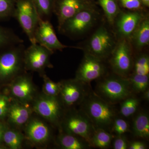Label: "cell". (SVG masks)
Listing matches in <instances>:
<instances>
[{
	"label": "cell",
	"mask_w": 149,
	"mask_h": 149,
	"mask_svg": "<svg viewBox=\"0 0 149 149\" xmlns=\"http://www.w3.org/2000/svg\"><path fill=\"white\" fill-rule=\"evenodd\" d=\"M57 96L44 95L38 98L34 104L35 111L46 120L58 124L62 116L63 109L61 102Z\"/></svg>",
	"instance_id": "obj_13"
},
{
	"label": "cell",
	"mask_w": 149,
	"mask_h": 149,
	"mask_svg": "<svg viewBox=\"0 0 149 149\" xmlns=\"http://www.w3.org/2000/svg\"><path fill=\"white\" fill-rule=\"evenodd\" d=\"M35 43L53 52L62 51L65 48L73 47L81 49L79 47H69L62 44L58 39L52 25L49 20L40 19L35 33Z\"/></svg>",
	"instance_id": "obj_14"
},
{
	"label": "cell",
	"mask_w": 149,
	"mask_h": 149,
	"mask_svg": "<svg viewBox=\"0 0 149 149\" xmlns=\"http://www.w3.org/2000/svg\"><path fill=\"white\" fill-rule=\"evenodd\" d=\"M147 146L143 142L141 141H134L128 145V149H146Z\"/></svg>",
	"instance_id": "obj_36"
},
{
	"label": "cell",
	"mask_w": 149,
	"mask_h": 149,
	"mask_svg": "<svg viewBox=\"0 0 149 149\" xmlns=\"http://www.w3.org/2000/svg\"><path fill=\"white\" fill-rule=\"evenodd\" d=\"M40 19L49 20L53 13L54 0H32Z\"/></svg>",
	"instance_id": "obj_25"
},
{
	"label": "cell",
	"mask_w": 149,
	"mask_h": 149,
	"mask_svg": "<svg viewBox=\"0 0 149 149\" xmlns=\"http://www.w3.org/2000/svg\"><path fill=\"white\" fill-rule=\"evenodd\" d=\"M23 137L21 133L14 130L4 131L3 140L10 149L20 148Z\"/></svg>",
	"instance_id": "obj_29"
},
{
	"label": "cell",
	"mask_w": 149,
	"mask_h": 149,
	"mask_svg": "<svg viewBox=\"0 0 149 149\" xmlns=\"http://www.w3.org/2000/svg\"><path fill=\"white\" fill-rule=\"evenodd\" d=\"M81 110L90 118L96 128L111 131L116 118V113L111 104L90 91L82 102Z\"/></svg>",
	"instance_id": "obj_1"
},
{
	"label": "cell",
	"mask_w": 149,
	"mask_h": 149,
	"mask_svg": "<svg viewBox=\"0 0 149 149\" xmlns=\"http://www.w3.org/2000/svg\"><path fill=\"white\" fill-rule=\"evenodd\" d=\"M103 10L108 23L113 26L115 20L121 11L118 0H98Z\"/></svg>",
	"instance_id": "obj_23"
},
{
	"label": "cell",
	"mask_w": 149,
	"mask_h": 149,
	"mask_svg": "<svg viewBox=\"0 0 149 149\" xmlns=\"http://www.w3.org/2000/svg\"><path fill=\"white\" fill-rule=\"evenodd\" d=\"M114 31L105 24L100 25L81 47L85 53L104 61L109 58L118 42Z\"/></svg>",
	"instance_id": "obj_2"
},
{
	"label": "cell",
	"mask_w": 149,
	"mask_h": 149,
	"mask_svg": "<svg viewBox=\"0 0 149 149\" xmlns=\"http://www.w3.org/2000/svg\"><path fill=\"white\" fill-rule=\"evenodd\" d=\"M114 136L109 131L96 128L91 138V146L100 149H107L110 146Z\"/></svg>",
	"instance_id": "obj_22"
},
{
	"label": "cell",
	"mask_w": 149,
	"mask_h": 149,
	"mask_svg": "<svg viewBox=\"0 0 149 149\" xmlns=\"http://www.w3.org/2000/svg\"><path fill=\"white\" fill-rule=\"evenodd\" d=\"M95 5L86 0H54L53 13L57 17L58 29L65 22L80 11Z\"/></svg>",
	"instance_id": "obj_15"
},
{
	"label": "cell",
	"mask_w": 149,
	"mask_h": 149,
	"mask_svg": "<svg viewBox=\"0 0 149 149\" xmlns=\"http://www.w3.org/2000/svg\"><path fill=\"white\" fill-rule=\"evenodd\" d=\"M58 144L64 149H86L91 146L85 139L70 133H61L58 138Z\"/></svg>",
	"instance_id": "obj_20"
},
{
	"label": "cell",
	"mask_w": 149,
	"mask_h": 149,
	"mask_svg": "<svg viewBox=\"0 0 149 149\" xmlns=\"http://www.w3.org/2000/svg\"><path fill=\"white\" fill-rule=\"evenodd\" d=\"M11 91L14 97L24 103L33 98L35 88L30 77L21 74L13 79Z\"/></svg>",
	"instance_id": "obj_16"
},
{
	"label": "cell",
	"mask_w": 149,
	"mask_h": 149,
	"mask_svg": "<svg viewBox=\"0 0 149 149\" xmlns=\"http://www.w3.org/2000/svg\"><path fill=\"white\" fill-rule=\"evenodd\" d=\"M133 50L140 52L149 44V18L146 15L141 21L129 40Z\"/></svg>",
	"instance_id": "obj_17"
},
{
	"label": "cell",
	"mask_w": 149,
	"mask_h": 149,
	"mask_svg": "<svg viewBox=\"0 0 149 149\" xmlns=\"http://www.w3.org/2000/svg\"><path fill=\"white\" fill-rule=\"evenodd\" d=\"M9 106L8 97L5 96H0V118L4 117L8 113Z\"/></svg>",
	"instance_id": "obj_35"
},
{
	"label": "cell",
	"mask_w": 149,
	"mask_h": 149,
	"mask_svg": "<svg viewBox=\"0 0 149 149\" xmlns=\"http://www.w3.org/2000/svg\"><path fill=\"white\" fill-rule=\"evenodd\" d=\"M4 132V129L3 126L0 123V143L2 141Z\"/></svg>",
	"instance_id": "obj_38"
},
{
	"label": "cell",
	"mask_w": 149,
	"mask_h": 149,
	"mask_svg": "<svg viewBox=\"0 0 149 149\" xmlns=\"http://www.w3.org/2000/svg\"><path fill=\"white\" fill-rule=\"evenodd\" d=\"M104 61L92 55L85 53L76 73L75 78L89 84L94 80L104 77L107 68Z\"/></svg>",
	"instance_id": "obj_12"
},
{
	"label": "cell",
	"mask_w": 149,
	"mask_h": 149,
	"mask_svg": "<svg viewBox=\"0 0 149 149\" xmlns=\"http://www.w3.org/2000/svg\"><path fill=\"white\" fill-rule=\"evenodd\" d=\"M128 145L126 138L123 135H121L116 136L113 146L114 149H126L128 148Z\"/></svg>",
	"instance_id": "obj_34"
},
{
	"label": "cell",
	"mask_w": 149,
	"mask_h": 149,
	"mask_svg": "<svg viewBox=\"0 0 149 149\" xmlns=\"http://www.w3.org/2000/svg\"><path fill=\"white\" fill-rule=\"evenodd\" d=\"M89 2L95 4V0H86Z\"/></svg>",
	"instance_id": "obj_40"
},
{
	"label": "cell",
	"mask_w": 149,
	"mask_h": 149,
	"mask_svg": "<svg viewBox=\"0 0 149 149\" xmlns=\"http://www.w3.org/2000/svg\"><path fill=\"white\" fill-rule=\"evenodd\" d=\"M23 43L8 47L0 54V79H14L21 74L24 69Z\"/></svg>",
	"instance_id": "obj_5"
},
{
	"label": "cell",
	"mask_w": 149,
	"mask_h": 149,
	"mask_svg": "<svg viewBox=\"0 0 149 149\" xmlns=\"http://www.w3.org/2000/svg\"><path fill=\"white\" fill-rule=\"evenodd\" d=\"M143 97L144 100H146L147 101H149V90L148 88L147 89L146 91L143 92Z\"/></svg>",
	"instance_id": "obj_37"
},
{
	"label": "cell",
	"mask_w": 149,
	"mask_h": 149,
	"mask_svg": "<svg viewBox=\"0 0 149 149\" xmlns=\"http://www.w3.org/2000/svg\"><path fill=\"white\" fill-rule=\"evenodd\" d=\"M129 130V125L128 123L121 118H115L111 131L113 132L116 136L123 135Z\"/></svg>",
	"instance_id": "obj_32"
},
{
	"label": "cell",
	"mask_w": 149,
	"mask_h": 149,
	"mask_svg": "<svg viewBox=\"0 0 149 149\" xmlns=\"http://www.w3.org/2000/svg\"><path fill=\"white\" fill-rule=\"evenodd\" d=\"M14 17L31 44L36 43L35 33L41 19L32 0H16Z\"/></svg>",
	"instance_id": "obj_7"
},
{
	"label": "cell",
	"mask_w": 149,
	"mask_h": 149,
	"mask_svg": "<svg viewBox=\"0 0 149 149\" xmlns=\"http://www.w3.org/2000/svg\"><path fill=\"white\" fill-rule=\"evenodd\" d=\"M60 84L61 101L64 105L71 107L81 104L90 93L88 84L74 78L64 80Z\"/></svg>",
	"instance_id": "obj_10"
},
{
	"label": "cell",
	"mask_w": 149,
	"mask_h": 149,
	"mask_svg": "<svg viewBox=\"0 0 149 149\" xmlns=\"http://www.w3.org/2000/svg\"><path fill=\"white\" fill-rule=\"evenodd\" d=\"M131 73L149 75V56L148 54L140 52L134 58Z\"/></svg>",
	"instance_id": "obj_24"
},
{
	"label": "cell",
	"mask_w": 149,
	"mask_h": 149,
	"mask_svg": "<svg viewBox=\"0 0 149 149\" xmlns=\"http://www.w3.org/2000/svg\"><path fill=\"white\" fill-rule=\"evenodd\" d=\"M9 118L12 123L20 126L24 125L29 120L31 111L24 103L13 102L10 105L8 111Z\"/></svg>",
	"instance_id": "obj_19"
},
{
	"label": "cell",
	"mask_w": 149,
	"mask_h": 149,
	"mask_svg": "<svg viewBox=\"0 0 149 149\" xmlns=\"http://www.w3.org/2000/svg\"><path fill=\"white\" fill-rule=\"evenodd\" d=\"M120 6L129 10H142L144 8L143 4L141 0H118Z\"/></svg>",
	"instance_id": "obj_33"
},
{
	"label": "cell",
	"mask_w": 149,
	"mask_h": 149,
	"mask_svg": "<svg viewBox=\"0 0 149 149\" xmlns=\"http://www.w3.org/2000/svg\"><path fill=\"white\" fill-rule=\"evenodd\" d=\"M129 40H118L117 44L109 57V62L115 74L128 78L132 72L134 56Z\"/></svg>",
	"instance_id": "obj_6"
},
{
	"label": "cell",
	"mask_w": 149,
	"mask_h": 149,
	"mask_svg": "<svg viewBox=\"0 0 149 149\" xmlns=\"http://www.w3.org/2000/svg\"><path fill=\"white\" fill-rule=\"evenodd\" d=\"M132 91L136 93H143L148 88L149 75H140L131 73L128 77Z\"/></svg>",
	"instance_id": "obj_27"
},
{
	"label": "cell",
	"mask_w": 149,
	"mask_h": 149,
	"mask_svg": "<svg viewBox=\"0 0 149 149\" xmlns=\"http://www.w3.org/2000/svg\"><path fill=\"white\" fill-rule=\"evenodd\" d=\"M44 79L43 91L45 95L50 96H58L60 92V84L56 83L46 75L43 74Z\"/></svg>",
	"instance_id": "obj_31"
},
{
	"label": "cell",
	"mask_w": 149,
	"mask_h": 149,
	"mask_svg": "<svg viewBox=\"0 0 149 149\" xmlns=\"http://www.w3.org/2000/svg\"><path fill=\"white\" fill-rule=\"evenodd\" d=\"M97 91V95L111 104L122 101L133 92L128 78L115 73L105 76L99 82Z\"/></svg>",
	"instance_id": "obj_4"
},
{
	"label": "cell",
	"mask_w": 149,
	"mask_h": 149,
	"mask_svg": "<svg viewBox=\"0 0 149 149\" xmlns=\"http://www.w3.org/2000/svg\"><path fill=\"white\" fill-rule=\"evenodd\" d=\"M144 6L146 7H149V0H141Z\"/></svg>",
	"instance_id": "obj_39"
},
{
	"label": "cell",
	"mask_w": 149,
	"mask_h": 149,
	"mask_svg": "<svg viewBox=\"0 0 149 149\" xmlns=\"http://www.w3.org/2000/svg\"><path fill=\"white\" fill-rule=\"evenodd\" d=\"M23 43V40L11 29L0 27V48Z\"/></svg>",
	"instance_id": "obj_26"
},
{
	"label": "cell",
	"mask_w": 149,
	"mask_h": 149,
	"mask_svg": "<svg viewBox=\"0 0 149 149\" xmlns=\"http://www.w3.org/2000/svg\"><path fill=\"white\" fill-rule=\"evenodd\" d=\"M54 53L37 43L31 44L24 50V69L42 74L46 68L52 67L50 58Z\"/></svg>",
	"instance_id": "obj_9"
},
{
	"label": "cell",
	"mask_w": 149,
	"mask_h": 149,
	"mask_svg": "<svg viewBox=\"0 0 149 149\" xmlns=\"http://www.w3.org/2000/svg\"><path fill=\"white\" fill-rule=\"evenodd\" d=\"M146 16L142 10L122 11L116 17L113 26L118 40H129L143 19Z\"/></svg>",
	"instance_id": "obj_11"
},
{
	"label": "cell",
	"mask_w": 149,
	"mask_h": 149,
	"mask_svg": "<svg viewBox=\"0 0 149 149\" xmlns=\"http://www.w3.org/2000/svg\"><path fill=\"white\" fill-rule=\"evenodd\" d=\"M140 101L135 97L130 96L123 100L120 105V112L123 117L128 118L133 116L137 111Z\"/></svg>",
	"instance_id": "obj_28"
},
{
	"label": "cell",
	"mask_w": 149,
	"mask_h": 149,
	"mask_svg": "<svg viewBox=\"0 0 149 149\" xmlns=\"http://www.w3.org/2000/svg\"><path fill=\"white\" fill-rule=\"evenodd\" d=\"M62 125L65 132L83 138L91 146V138L96 128L82 110H73L68 113Z\"/></svg>",
	"instance_id": "obj_8"
},
{
	"label": "cell",
	"mask_w": 149,
	"mask_h": 149,
	"mask_svg": "<svg viewBox=\"0 0 149 149\" xmlns=\"http://www.w3.org/2000/svg\"><path fill=\"white\" fill-rule=\"evenodd\" d=\"M16 0H0V19L14 17Z\"/></svg>",
	"instance_id": "obj_30"
},
{
	"label": "cell",
	"mask_w": 149,
	"mask_h": 149,
	"mask_svg": "<svg viewBox=\"0 0 149 149\" xmlns=\"http://www.w3.org/2000/svg\"><path fill=\"white\" fill-rule=\"evenodd\" d=\"M133 132L134 136L141 139L149 138V117L145 112H141L133 120Z\"/></svg>",
	"instance_id": "obj_21"
},
{
	"label": "cell",
	"mask_w": 149,
	"mask_h": 149,
	"mask_svg": "<svg viewBox=\"0 0 149 149\" xmlns=\"http://www.w3.org/2000/svg\"><path fill=\"white\" fill-rule=\"evenodd\" d=\"M100 18L96 6L85 9L66 20L58 31L71 38H78L88 33L95 26Z\"/></svg>",
	"instance_id": "obj_3"
},
{
	"label": "cell",
	"mask_w": 149,
	"mask_h": 149,
	"mask_svg": "<svg viewBox=\"0 0 149 149\" xmlns=\"http://www.w3.org/2000/svg\"><path fill=\"white\" fill-rule=\"evenodd\" d=\"M26 134L29 141L35 144L45 143L49 138L50 130L44 123L34 119L28 123Z\"/></svg>",
	"instance_id": "obj_18"
}]
</instances>
